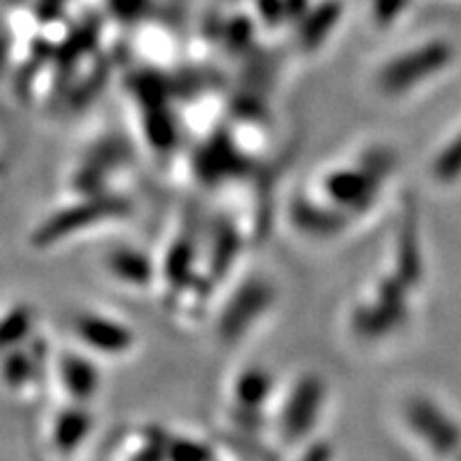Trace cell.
Returning a JSON list of instances; mask_svg holds the SVG:
<instances>
[{
    "mask_svg": "<svg viewBox=\"0 0 461 461\" xmlns=\"http://www.w3.org/2000/svg\"><path fill=\"white\" fill-rule=\"evenodd\" d=\"M37 333V316L31 305L17 302L0 305V355L28 342Z\"/></svg>",
    "mask_w": 461,
    "mask_h": 461,
    "instance_id": "8992f818",
    "label": "cell"
},
{
    "mask_svg": "<svg viewBox=\"0 0 461 461\" xmlns=\"http://www.w3.org/2000/svg\"><path fill=\"white\" fill-rule=\"evenodd\" d=\"M330 190L338 201H344V203H361L367 197V193H370V184L359 173L346 171L331 177Z\"/></svg>",
    "mask_w": 461,
    "mask_h": 461,
    "instance_id": "52a82bcc",
    "label": "cell"
},
{
    "mask_svg": "<svg viewBox=\"0 0 461 461\" xmlns=\"http://www.w3.org/2000/svg\"><path fill=\"white\" fill-rule=\"evenodd\" d=\"M101 363L75 346H51L45 367V397L90 406L101 393Z\"/></svg>",
    "mask_w": 461,
    "mask_h": 461,
    "instance_id": "7a4b0ae2",
    "label": "cell"
},
{
    "mask_svg": "<svg viewBox=\"0 0 461 461\" xmlns=\"http://www.w3.org/2000/svg\"><path fill=\"white\" fill-rule=\"evenodd\" d=\"M126 214L124 199H54L48 214L32 227L28 244L39 252L60 250L122 222Z\"/></svg>",
    "mask_w": 461,
    "mask_h": 461,
    "instance_id": "6da1fadb",
    "label": "cell"
},
{
    "mask_svg": "<svg viewBox=\"0 0 461 461\" xmlns=\"http://www.w3.org/2000/svg\"><path fill=\"white\" fill-rule=\"evenodd\" d=\"M90 411V406L50 400L48 408L39 414L37 447L41 459H71L84 447L92 428H95V417Z\"/></svg>",
    "mask_w": 461,
    "mask_h": 461,
    "instance_id": "3957f363",
    "label": "cell"
},
{
    "mask_svg": "<svg viewBox=\"0 0 461 461\" xmlns=\"http://www.w3.org/2000/svg\"><path fill=\"white\" fill-rule=\"evenodd\" d=\"M459 167H461V141L455 143L451 152L447 154V158H442L440 173L442 176H451V173H457Z\"/></svg>",
    "mask_w": 461,
    "mask_h": 461,
    "instance_id": "ba28073f",
    "label": "cell"
},
{
    "mask_svg": "<svg viewBox=\"0 0 461 461\" xmlns=\"http://www.w3.org/2000/svg\"><path fill=\"white\" fill-rule=\"evenodd\" d=\"M68 333L75 348L84 350L99 363L131 355L137 339L129 322L101 308H84L75 312Z\"/></svg>",
    "mask_w": 461,
    "mask_h": 461,
    "instance_id": "277c9868",
    "label": "cell"
},
{
    "mask_svg": "<svg viewBox=\"0 0 461 461\" xmlns=\"http://www.w3.org/2000/svg\"><path fill=\"white\" fill-rule=\"evenodd\" d=\"M101 272L115 286L148 288L154 267L143 252L131 246H113L101 258Z\"/></svg>",
    "mask_w": 461,
    "mask_h": 461,
    "instance_id": "5b68a950",
    "label": "cell"
}]
</instances>
